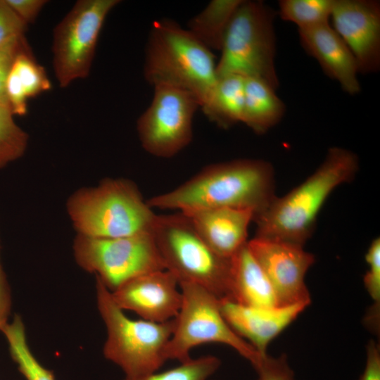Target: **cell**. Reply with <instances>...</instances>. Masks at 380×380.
I'll return each mask as SVG.
<instances>
[{
  "instance_id": "6da1fadb",
  "label": "cell",
  "mask_w": 380,
  "mask_h": 380,
  "mask_svg": "<svg viewBox=\"0 0 380 380\" xmlns=\"http://www.w3.org/2000/svg\"><path fill=\"white\" fill-rule=\"evenodd\" d=\"M274 190V169L270 162L236 159L210 165L174 189L150 198L147 203L151 208L178 212L247 208L253 210L256 217L277 196Z\"/></svg>"
},
{
  "instance_id": "7a4b0ae2",
  "label": "cell",
  "mask_w": 380,
  "mask_h": 380,
  "mask_svg": "<svg viewBox=\"0 0 380 380\" xmlns=\"http://www.w3.org/2000/svg\"><path fill=\"white\" fill-rule=\"evenodd\" d=\"M360 167L352 151L331 147L315 171L281 197L276 196L256 216L255 236L303 246L313 234L318 215L332 191L353 180Z\"/></svg>"
},
{
  "instance_id": "3957f363",
  "label": "cell",
  "mask_w": 380,
  "mask_h": 380,
  "mask_svg": "<svg viewBox=\"0 0 380 380\" xmlns=\"http://www.w3.org/2000/svg\"><path fill=\"white\" fill-rule=\"evenodd\" d=\"M144 75L153 87L167 85L191 94L201 108L217 80L212 51L170 19L157 20L151 26Z\"/></svg>"
},
{
  "instance_id": "277c9868",
  "label": "cell",
  "mask_w": 380,
  "mask_h": 380,
  "mask_svg": "<svg viewBox=\"0 0 380 380\" xmlns=\"http://www.w3.org/2000/svg\"><path fill=\"white\" fill-rule=\"evenodd\" d=\"M66 210L77 234L94 238L152 232L157 217L137 186L124 178H106L77 190Z\"/></svg>"
},
{
  "instance_id": "5b68a950",
  "label": "cell",
  "mask_w": 380,
  "mask_h": 380,
  "mask_svg": "<svg viewBox=\"0 0 380 380\" xmlns=\"http://www.w3.org/2000/svg\"><path fill=\"white\" fill-rule=\"evenodd\" d=\"M96 290L98 310L107 331L105 357L122 369L125 379L157 372L167 360L166 348L174 330V319L165 322L131 319L97 278Z\"/></svg>"
},
{
  "instance_id": "8992f818",
  "label": "cell",
  "mask_w": 380,
  "mask_h": 380,
  "mask_svg": "<svg viewBox=\"0 0 380 380\" xmlns=\"http://www.w3.org/2000/svg\"><path fill=\"white\" fill-rule=\"evenodd\" d=\"M152 233L166 270L179 283H193L219 300H230L231 258L215 253L185 215H157Z\"/></svg>"
},
{
  "instance_id": "52a82bcc",
  "label": "cell",
  "mask_w": 380,
  "mask_h": 380,
  "mask_svg": "<svg viewBox=\"0 0 380 380\" xmlns=\"http://www.w3.org/2000/svg\"><path fill=\"white\" fill-rule=\"evenodd\" d=\"M274 14L262 1L243 0L227 30L216 64L217 77L236 75L258 78L277 89Z\"/></svg>"
},
{
  "instance_id": "ba28073f",
  "label": "cell",
  "mask_w": 380,
  "mask_h": 380,
  "mask_svg": "<svg viewBox=\"0 0 380 380\" xmlns=\"http://www.w3.org/2000/svg\"><path fill=\"white\" fill-rule=\"evenodd\" d=\"M182 302L166 348L167 360L179 362L191 358V350L198 346L216 343L227 345L250 362L255 369L261 355L239 336L224 318L219 299L203 287L179 282Z\"/></svg>"
},
{
  "instance_id": "9c48e42d",
  "label": "cell",
  "mask_w": 380,
  "mask_h": 380,
  "mask_svg": "<svg viewBox=\"0 0 380 380\" xmlns=\"http://www.w3.org/2000/svg\"><path fill=\"white\" fill-rule=\"evenodd\" d=\"M72 248L78 265L110 292L139 276L166 270L152 232L117 238L77 234Z\"/></svg>"
},
{
  "instance_id": "30bf717a",
  "label": "cell",
  "mask_w": 380,
  "mask_h": 380,
  "mask_svg": "<svg viewBox=\"0 0 380 380\" xmlns=\"http://www.w3.org/2000/svg\"><path fill=\"white\" fill-rule=\"evenodd\" d=\"M119 0H79L53 32V68L61 87L88 77L99 36Z\"/></svg>"
},
{
  "instance_id": "8fae6325",
  "label": "cell",
  "mask_w": 380,
  "mask_h": 380,
  "mask_svg": "<svg viewBox=\"0 0 380 380\" xmlns=\"http://www.w3.org/2000/svg\"><path fill=\"white\" fill-rule=\"evenodd\" d=\"M153 89L150 106L137 120V134L146 152L168 158L191 143L193 118L200 104L191 94L176 87L158 85Z\"/></svg>"
},
{
  "instance_id": "7c38bea8",
  "label": "cell",
  "mask_w": 380,
  "mask_h": 380,
  "mask_svg": "<svg viewBox=\"0 0 380 380\" xmlns=\"http://www.w3.org/2000/svg\"><path fill=\"white\" fill-rule=\"evenodd\" d=\"M248 246L268 278L280 306L310 303L305 277L314 264L313 254L297 244L255 236Z\"/></svg>"
},
{
  "instance_id": "4fadbf2b",
  "label": "cell",
  "mask_w": 380,
  "mask_h": 380,
  "mask_svg": "<svg viewBox=\"0 0 380 380\" xmlns=\"http://www.w3.org/2000/svg\"><path fill=\"white\" fill-rule=\"evenodd\" d=\"M331 18L334 29L347 44L360 73L380 68V2L376 0H335Z\"/></svg>"
},
{
  "instance_id": "5bb4252c",
  "label": "cell",
  "mask_w": 380,
  "mask_h": 380,
  "mask_svg": "<svg viewBox=\"0 0 380 380\" xmlns=\"http://www.w3.org/2000/svg\"><path fill=\"white\" fill-rule=\"evenodd\" d=\"M110 293L122 310L134 312L141 319L153 322L175 319L182 302L178 279L167 270L139 276Z\"/></svg>"
},
{
  "instance_id": "9a60e30c",
  "label": "cell",
  "mask_w": 380,
  "mask_h": 380,
  "mask_svg": "<svg viewBox=\"0 0 380 380\" xmlns=\"http://www.w3.org/2000/svg\"><path fill=\"white\" fill-rule=\"evenodd\" d=\"M221 312L230 327L261 355L270 343L310 305L299 303L274 308L244 305L229 299L219 300Z\"/></svg>"
},
{
  "instance_id": "2e32d148",
  "label": "cell",
  "mask_w": 380,
  "mask_h": 380,
  "mask_svg": "<svg viewBox=\"0 0 380 380\" xmlns=\"http://www.w3.org/2000/svg\"><path fill=\"white\" fill-rule=\"evenodd\" d=\"M303 49L316 59L324 72L350 95L360 91L357 63L340 35L329 23L298 30Z\"/></svg>"
},
{
  "instance_id": "e0dca14e",
  "label": "cell",
  "mask_w": 380,
  "mask_h": 380,
  "mask_svg": "<svg viewBox=\"0 0 380 380\" xmlns=\"http://www.w3.org/2000/svg\"><path fill=\"white\" fill-rule=\"evenodd\" d=\"M202 239L218 255L231 258L247 243L255 213L251 209L216 208L181 212Z\"/></svg>"
},
{
  "instance_id": "ac0fdd59",
  "label": "cell",
  "mask_w": 380,
  "mask_h": 380,
  "mask_svg": "<svg viewBox=\"0 0 380 380\" xmlns=\"http://www.w3.org/2000/svg\"><path fill=\"white\" fill-rule=\"evenodd\" d=\"M230 300L258 308L280 306L265 272L255 259L248 243L231 258Z\"/></svg>"
},
{
  "instance_id": "d6986e66",
  "label": "cell",
  "mask_w": 380,
  "mask_h": 380,
  "mask_svg": "<svg viewBox=\"0 0 380 380\" xmlns=\"http://www.w3.org/2000/svg\"><path fill=\"white\" fill-rule=\"evenodd\" d=\"M43 67L32 57L30 48L15 57L6 82V95L13 115H25L27 100L51 89Z\"/></svg>"
},
{
  "instance_id": "ffe728a7",
  "label": "cell",
  "mask_w": 380,
  "mask_h": 380,
  "mask_svg": "<svg viewBox=\"0 0 380 380\" xmlns=\"http://www.w3.org/2000/svg\"><path fill=\"white\" fill-rule=\"evenodd\" d=\"M285 111L284 102L269 84L258 78H245L241 122L262 134L280 122Z\"/></svg>"
},
{
  "instance_id": "44dd1931",
  "label": "cell",
  "mask_w": 380,
  "mask_h": 380,
  "mask_svg": "<svg viewBox=\"0 0 380 380\" xmlns=\"http://www.w3.org/2000/svg\"><path fill=\"white\" fill-rule=\"evenodd\" d=\"M244 84L245 78L236 75L217 77L210 100L202 108L210 121L222 128L241 122Z\"/></svg>"
},
{
  "instance_id": "7402d4cb",
  "label": "cell",
  "mask_w": 380,
  "mask_h": 380,
  "mask_svg": "<svg viewBox=\"0 0 380 380\" xmlns=\"http://www.w3.org/2000/svg\"><path fill=\"white\" fill-rule=\"evenodd\" d=\"M243 0H212L189 20L187 30L210 51H220L229 23Z\"/></svg>"
},
{
  "instance_id": "603a6c76",
  "label": "cell",
  "mask_w": 380,
  "mask_h": 380,
  "mask_svg": "<svg viewBox=\"0 0 380 380\" xmlns=\"http://www.w3.org/2000/svg\"><path fill=\"white\" fill-rule=\"evenodd\" d=\"M0 331L5 336L13 360L26 380H55L53 372L42 366L32 354L20 315H15L13 320Z\"/></svg>"
},
{
  "instance_id": "cb8c5ba5",
  "label": "cell",
  "mask_w": 380,
  "mask_h": 380,
  "mask_svg": "<svg viewBox=\"0 0 380 380\" xmlns=\"http://www.w3.org/2000/svg\"><path fill=\"white\" fill-rule=\"evenodd\" d=\"M335 0H280L279 14L282 20L305 30L329 23Z\"/></svg>"
},
{
  "instance_id": "d4e9b609",
  "label": "cell",
  "mask_w": 380,
  "mask_h": 380,
  "mask_svg": "<svg viewBox=\"0 0 380 380\" xmlns=\"http://www.w3.org/2000/svg\"><path fill=\"white\" fill-rule=\"evenodd\" d=\"M13 116L9 108L0 106V168L22 157L27 147L28 134Z\"/></svg>"
},
{
  "instance_id": "484cf974",
  "label": "cell",
  "mask_w": 380,
  "mask_h": 380,
  "mask_svg": "<svg viewBox=\"0 0 380 380\" xmlns=\"http://www.w3.org/2000/svg\"><path fill=\"white\" fill-rule=\"evenodd\" d=\"M172 369L124 380H208L220 367V360L213 355H205L179 362Z\"/></svg>"
},
{
  "instance_id": "4316f807",
  "label": "cell",
  "mask_w": 380,
  "mask_h": 380,
  "mask_svg": "<svg viewBox=\"0 0 380 380\" xmlns=\"http://www.w3.org/2000/svg\"><path fill=\"white\" fill-rule=\"evenodd\" d=\"M27 26L5 0H0V49L25 41Z\"/></svg>"
},
{
  "instance_id": "83f0119b",
  "label": "cell",
  "mask_w": 380,
  "mask_h": 380,
  "mask_svg": "<svg viewBox=\"0 0 380 380\" xmlns=\"http://www.w3.org/2000/svg\"><path fill=\"white\" fill-rule=\"evenodd\" d=\"M368 270L364 276L365 286L370 297L374 301V309L370 312L379 315L380 305V239H374L370 243L365 254Z\"/></svg>"
},
{
  "instance_id": "f1b7e54d",
  "label": "cell",
  "mask_w": 380,
  "mask_h": 380,
  "mask_svg": "<svg viewBox=\"0 0 380 380\" xmlns=\"http://www.w3.org/2000/svg\"><path fill=\"white\" fill-rule=\"evenodd\" d=\"M255 369L258 380H296L284 354L277 357L265 355Z\"/></svg>"
},
{
  "instance_id": "f546056e",
  "label": "cell",
  "mask_w": 380,
  "mask_h": 380,
  "mask_svg": "<svg viewBox=\"0 0 380 380\" xmlns=\"http://www.w3.org/2000/svg\"><path fill=\"white\" fill-rule=\"evenodd\" d=\"M26 40L10 47L0 49V106L9 108L6 95L7 77L15 56L28 49Z\"/></svg>"
},
{
  "instance_id": "4dcf8cb0",
  "label": "cell",
  "mask_w": 380,
  "mask_h": 380,
  "mask_svg": "<svg viewBox=\"0 0 380 380\" xmlns=\"http://www.w3.org/2000/svg\"><path fill=\"white\" fill-rule=\"evenodd\" d=\"M12 10L27 25L37 19L40 11L47 4L46 0H5Z\"/></svg>"
},
{
  "instance_id": "1f68e13d",
  "label": "cell",
  "mask_w": 380,
  "mask_h": 380,
  "mask_svg": "<svg viewBox=\"0 0 380 380\" xmlns=\"http://www.w3.org/2000/svg\"><path fill=\"white\" fill-rule=\"evenodd\" d=\"M359 380H380V350L374 340L367 343L365 367Z\"/></svg>"
},
{
  "instance_id": "d6a6232c",
  "label": "cell",
  "mask_w": 380,
  "mask_h": 380,
  "mask_svg": "<svg viewBox=\"0 0 380 380\" xmlns=\"http://www.w3.org/2000/svg\"><path fill=\"white\" fill-rule=\"evenodd\" d=\"M11 310V296L8 282L0 265V330L7 323Z\"/></svg>"
}]
</instances>
